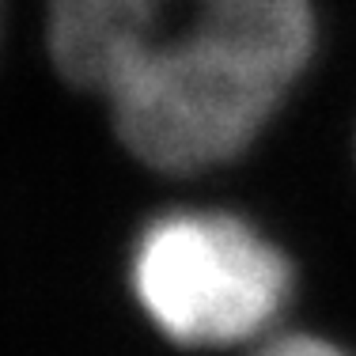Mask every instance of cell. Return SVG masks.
Returning <instances> with one entry per match:
<instances>
[{
    "label": "cell",
    "instance_id": "cell-3",
    "mask_svg": "<svg viewBox=\"0 0 356 356\" xmlns=\"http://www.w3.org/2000/svg\"><path fill=\"white\" fill-rule=\"evenodd\" d=\"M254 356H349V353L337 349L326 337H315V334H288V337L269 341L266 349H258Z\"/></svg>",
    "mask_w": 356,
    "mask_h": 356
},
{
    "label": "cell",
    "instance_id": "cell-1",
    "mask_svg": "<svg viewBox=\"0 0 356 356\" xmlns=\"http://www.w3.org/2000/svg\"><path fill=\"white\" fill-rule=\"evenodd\" d=\"M315 46V0H46L49 61L163 175L239 159Z\"/></svg>",
    "mask_w": 356,
    "mask_h": 356
},
{
    "label": "cell",
    "instance_id": "cell-2",
    "mask_svg": "<svg viewBox=\"0 0 356 356\" xmlns=\"http://www.w3.org/2000/svg\"><path fill=\"white\" fill-rule=\"evenodd\" d=\"M129 288L167 341L220 349L277 322L292 296V261L239 213L171 209L133 239Z\"/></svg>",
    "mask_w": 356,
    "mask_h": 356
}]
</instances>
